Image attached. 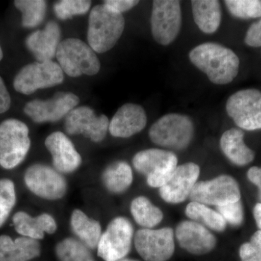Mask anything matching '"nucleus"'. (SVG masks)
I'll return each instance as SVG.
<instances>
[{
    "mask_svg": "<svg viewBox=\"0 0 261 261\" xmlns=\"http://www.w3.org/2000/svg\"><path fill=\"white\" fill-rule=\"evenodd\" d=\"M190 61L215 84H227L238 74L240 59L229 48L217 43L201 44L190 51Z\"/></svg>",
    "mask_w": 261,
    "mask_h": 261,
    "instance_id": "nucleus-1",
    "label": "nucleus"
},
{
    "mask_svg": "<svg viewBox=\"0 0 261 261\" xmlns=\"http://www.w3.org/2000/svg\"><path fill=\"white\" fill-rule=\"evenodd\" d=\"M124 28L123 15L108 9L104 5H96L89 14V45L96 53H106L116 45Z\"/></svg>",
    "mask_w": 261,
    "mask_h": 261,
    "instance_id": "nucleus-2",
    "label": "nucleus"
},
{
    "mask_svg": "<svg viewBox=\"0 0 261 261\" xmlns=\"http://www.w3.org/2000/svg\"><path fill=\"white\" fill-rule=\"evenodd\" d=\"M193 122L185 115L169 113L159 118L149 130V137L155 145L173 150L187 148L193 140Z\"/></svg>",
    "mask_w": 261,
    "mask_h": 261,
    "instance_id": "nucleus-3",
    "label": "nucleus"
},
{
    "mask_svg": "<svg viewBox=\"0 0 261 261\" xmlns=\"http://www.w3.org/2000/svg\"><path fill=\"white\" fill-rule=\"evenodd\" d=\"M58 64L70 77L94 75L100 70V62L93 49L87 43L69 38L60 43L57 50Z\"/></svg>",
    "mask_w": 261,
    "mask_h": 261,
    "instance_id": "nucleus-4",
    "label": "nucleus"
},
{
    "mask_svg": "<svg viewBox=\"0 0 261 261\" xmlns=\"http://www.w3.org/2000/svg\"><path fill=\"white\" fill-rule=\"evenodd\" d=\"M31 147L28 126L14 118L0 123V166L10 170L18 166Z\"/></svg>",
    "mask_w": 261,
    "mask_h": 261,
    "instance_id": "nucleus-5",
    "label": "nucleus"
},
{
    "mask_svg": "<svg viewBox=\"0 0 261 261\" xmlns=\"http://www.w3.org/2000/svg\"><path fill=\"white\" fill-rule=\"evenodd\" d=\"M134 167L147 177V183L153 188H161L171 177L178 166V159L171 151L147 149L133 158Z\"/></svg>",
    "mask_w": 261,
    "mask_h": 261,
    "instance_id": "nucleus-6",
    "label": "nucleus"
},
{
    "mask_svg": "<svg viewBox=\"0 0 261 261\" xmlns=\"http://www.w3.org/2000/svg\"><path fill=\"white\" fill-rule=\"evenodd\" d=\"M63 81V70L56 62H35L20 69L15 75L13 86L19 93L29 95L38 89L59 85Z\"/></svg>",
    "mask_w": 261,
    "mask_h": 261,
    "instance_id": "nucleus-7",
    "label": "nucleus"
},
{
    "mask_svg": "<svg viewBox=\"0 0 261 261\" xmlns=\"http://www.w3.org/2000/svg\"><path fill=\"white\" fill-rule=\"evenodd\" d=\"M134 227L125 217L115 218L102 233L97 245V254L106 261L125 258L129 253L134 240Z\"/></svg>",
    "mask_w": 261,
    "mask_h": 261,
    "instance_id": "nucleus-8",
    "label": "nucleus"
},
{
    "mask_svg": "<svg viewBox=\"0 0 261 261\" xmlns=\"http://www.w3.org/2000/svg\"><path fill=\"white\" fill-rule=\"evenodd\" d=\"M181 20L179 1L154 0L150 20L154 40L163 46L171 44L181 30Z\"/></svg>",
    "mask_w": 261,
    "mask_h": 261,
    "instance_id": "nucleus-9",
    "label": "nucleus"
},
{
    "mask_svg": "<svg viewBox=\"0 0 261 261\" xmlns=\"http://www.w3.org/2000/svg\"><path fill=\"white\" fill-rule=\"evenodd\" d=\"M189 197L192 202L219 207L240 201L241 192L234 178L221 175L207 181H197Z\"/></svg>",
    "mask_w": 261,
    "mask_h": 261,
    "instance_id": "nucleus-10",
    "label": "nucleus"
},
{
    "mask_svg": "<svg viewBox=\"0 0 261 261\" xmlns=\"http://www.w3.org/2000/svg\"><path fill=\"white\" fill-rule=\"evenodd\" d=\"M226 110L228 116L242 129H261V92L257 89L235 92L228 98Z\"/></svg>",
    "mask_w": 261,
    "mask_h": 261,
    "instance_id": "nucleus-11",
    "label": "nucleus"
},
{
    "mask_svg": "<svg viewBox=\"0 0 261 261\" xmlns=\"http://www.w3.org/2000/svg\"><path fill=\"white\" fill-rule=\"evenodd\" d=\"M139 255L145 261H167L175 251L174 232L172 228H141L134 237Z\"/></svg>",
    "mask_w": 261,
    "mask_h": 261,
    "instance_id": "nucleus-12",
    "label": "nucleus"
},
{
    "mask_svg": "<svg viewBox=\"0 0 261 261\" xmlns=\"http://www.w3.org/2000/svg\"><path fill=\"white\" fill-rule=\"evenodd\" d=\"M24 181L34 195L48 200L63 198L68 190L64 176L47 165H32L24 174Z\"/></svg>",
    "mask_w": 261,
    "mask_h": 261,
    "instance_id": "nucleus-13",
    "label": "nucleus"
},
{
    "mask_svg": "<svg viewBox=\"0 0 261 261\" xmlns=\"http://www.w3.org/2000/svg\"><path fill=\"white\" fill-rule=\"evenodd\" d=\"M109 124L107 116H97L92 108L82 106L75 108L67 115L65 128L68 135H83L92 142H100L106 138Z\"/></svg>",
    "mask_w": 261,
    "mask_h": 261,
    "instance_id": "nucleus-14",
    "label": "nucleus"
},
{
    "mask_svg": "<svg viewBox=\"0 0 261 261\" xmlns=\"http://www.w3.org/2000/svg\"><path fill=\"white\" fill-rule=\"evenodd\" d=\"M80 103V98L71 92H58L47 100L34 99L25 105L23 111L36 123L56 122L66 117Z\"/></svg>",
    "mask_w": 261,
    "mask_h": 261,
    "instance_id": "nucleus-15",
    "label": "nucleus"
},
{
    "mask_svg": "<svg viewBox=\"0 0 261 261\" xmlns=\"http://www.w3.org/2000/svg\"><path fill=\"white\" fill-rule=\"evenodd\" d=\"M200 173V167L195 163H187L178 166L170 179L159 188L160 196L170 204L185 202L190 197Z\"/></svg>",
    "mask_w": 261,
    "mask_h": 261,
    "instance_id": "nucleus-16",
    "label": "nucleus"
},
{
    "mask_svg": "<svg viewBox=\"0 0 261 261\" xmlns=\"http://www.w3.org/2000/svg\"><path fill=\"white\" fill-rule=\"evenodd\" d=\"M179 246L189 253L202 255L216 247L217 240L208 228L193 221L180 222L175 230Z\"/></svg>",
    "mask_w": 261,
    "mask_h": 261,
    "instance_id": "nucleus-17",
    "label": "nucleus"
},
{
    "mask_svg": "<svg viewBox=\"0 0 261 261\" xmlns=\"http://www.w3.org/2000/svg\"><path fill=\"white\" fill-rule=\"evenodd\" d=\"M45 146L53 157V166L60 173H73L80 168L82 157L73 142L63 132H53L48 136Z\"/></svg>",
    "mask_w": 261,
    "mask_h": 261,
    "instance_id": "nucleus-18",
    "label": "nucleus"
},
{
    "mask_svg": "<svg viewBox=\"0 0 261 261\" xmlns=\"http://www.w3.org/2000/svg\"><path fill=\"white\" fill-rule=\"evenodd\" d=\"M147 122V115L142 106L126 103L113 117L110 122L109 132L113 137L128 138L142 132Z\"/></svg>",
    "mask_w": 261,
    "mask_h": 261,
    "instance_id": "nucleus-19",
    "label": "nucleus"
},
{
    "mask_svg": "<svg viewBox=\"0 0 261 261\" xmlns=\"http://www.w3.org/2000/svg\"><path fill=\"white\" fill-rule=\"evenodd\" d=\"M61 30L55 21H49L42 30L29 34L25 46L38 62L51 61L61 43Z\"/></svg>",
    "mask_w": 261,
    "mask_h": 261,
    "instance_id": "nucleus-20",
    "label": "nucleus"
},
{
    "mask_svg": "<svg viewBox=\"0 0 261 261\" xmlns=\"http://www.w3.org/2000/svg\"><path fill=\"white\" fill-rule=\"evenodd\" d=\"M15 231L25 238L42 240L44 233L53 234L57 230V223L51 215L42 214L36 217L19 211L13 217Z\"/></svg>",
    "mask_w": 261,
    "mask_h": 261,
    "instance_id": "nucleus-21",
    "label": "nucleus"
},
{
    "mask_svg": "<svg viewBox=\"0 0 261 261\" xmlns=\"http://www.w3.org/2000/svg\"><path fill=\"white\" fill-rule=\"evenodd\" d=\"M40 254L41 245L38 240L25 237L13 240L8 235L0 236V261H29Z\"/></svg>",
    "mask_w": 261,
    "mask_h": 261,
    "instance_id": "nucleus-22",
    "label": "nucleus"
},
{
    "mask_svg": "<svg viewBox=\"0 0 261 261\" xmlns=\"http://www.w3.org/2000/svg\"><path fill=\"white\" fill-rule=\"evenodd\" d=\"M245 133L242 129L233 128L226 130L220 140V147L224 155L239 166H246L255 159V152L244 142Z\"/></svg>",
    "mask_w": 261,
    "mask_h": 261,
    "instance_id": "nucleus-23",
    "label": "nucleus"
},
{
    "mask_svg": "<svg viewBox=\"0 0 261 261\" xmlns=\"http://www.w3.org/2000/svg\"><path fill=\"white\" fill-rule=\"evenodd\" d=\"M192 14L198 28L205 34H214L221 22V10L217 0H193Z\"/></svg>",
    "mask_w": 261,
    "mask_h": 261,
    "instance_id": "nucleus-24",
    "label": "nucleus"
},
{
    "mask_svg": "<svg viewBox=\"0 0 261 261\" xmlns=\"http://www.w3.org/2000/svg\"><path fill=\"white\" fill-rule=\"evenodd\" d=\"M70 227L86 246L91 250L97 248L102 236V227L99 221L90 219L83 211L75 209L70 217Z\"/></svg>",
    "mask_w": 261,
    "mask_h": 261,
    "instance_id": "nucleus-25",
    "label": "nucleus"
},
{
    "mask_svg": "<svg viewBox=\"0 0 261 261\" xmlns=\"http://www.w3.org/2000/svg\"><path fill=\"white\" fill-rule=\"evenodd\" d=\"M102 181L106 190L111 193L126 192L133 182V171L125 161H116L108 166L102 174Z\"/></svg>",
    "mask_w": 261,
    "mask_h": 261,
    "instance_id": "nucleus-26",
    "label": "nucleus"
},
{
    "mask_svg": "<svg viewBox=\"0 0 261 261\" xmlns=\"http://www.w3.org/2000/svg\"><path fill=\"white\" fill-rule=\"evenodd\" d=\"M185 214L191 221L217 232H222L227 226L219 212L200 202H190L185 209Z\"/></svg>",
    "mask_w": 261,
    "mask_h": 261,
    "instance_id": "nucleus-27",
    "label": "nucleus"
},
{
    "mask_svg": "<svg viewBox=\"0 0 261 261\" xmlns=\"http://www.w3.org/2000/svg\"><path fill=\"white\" fill-rule=\"evenodd\" d=\"M130 213L137 224L143 228H152L163 219L162 211L144 196H139L130 203Z\"/></svg>",
    "mask_w": 261,
    "mask_h": 261,
    "instance_id": "nucleus-28",
    "label": "nucleus"
},
{
    "mask_svg": "<svg viewBox=\"0 0 261 261\" xmlns=\"http://www.w3.org/2000/svg\"><path fill=\"white\" fill-rule=\"evenodd\" d=\"M15 8L22 13V25L33 29L42 23L47 12V2L44 0H15Z\"/></svg>",
    "mask_w": 261,
    "mask_h": 261,
    "instance_id": "nucleus-29",
    "label": "nucleus"
},
{
    "mask_svg": "<svg viewBox=\"0 0 261 261\" xmlns=\"http://www.w3.org/2000/svg\"><path fill=\"white\" fill-rule=\"evenodd\" d=\"M56 252L60 261H95L90 249L75 238L62 240L56 245Z\"/></svg>",
    "mask_w": 261,
    "mask_h": 261,
    "instance_id": "nucleus-30",
    "label": "nucleus"
},
{
    "mask_svg": "<svg viewBox=\"0 0 261 261\" xmlns=\"http://www.w3.org/2000/svg\"><path fill=\"white\" fill-rule=\"evenodd\" d=\"M16 204L14 183L9 178L0 179V227L4 225Z\"/></svg>",
    "mask_w": 261,
    "mask_h": 261,
    "instance_id": "nucleus-31",
    "label": "nucleus"
},
{
    "mask_svg": "<svg viewBox=\"0 0 261 261\" xmlns=\"http://www.w3.org/2000/svg\"><path fill=\"white\" fill-rule=\"evenodd\" d=\"M225 5L233 16L242 19L261 17L260 0H226Z\"/></svg>",
    "mask_w": 261,
    "mask_h": 261,
    "instance_id": "nucleus-32",
    "label": "nucleus"
},
{
    "mask_svg": "<svg viewBox=\"0 0 261 261\" xmlns=\"http://www.w3.org/2000/svg\"><path fill=\"white\" fill-rule=\"evenodd\" d=\"M91 5V1L87 0H63L55 4L54 11L58 18L65 20L75 15L86 14Z\"/></svg>",
    "mask_w": 261,
    "mask_h": 261,
    "instance_id": "nucleus-33",
    "label": "nucleus"
},
{
    "mask_svg": "<svg viewBox=\"0 0 261 261\" xmlns=\"http://www.w3.org/2000/svg\"><path fill=\"white\" fill-rule=\"evenodd\" d=\"M216 210L224 218L226 224L232 226H239L243 224L244 211L241 201L219 206L216 207Z\"/></svg>",
    "mask_w": 261,
    "mask_h": 261,
    "instance_id": "nucleus-34",
    "label": "nucleus"
},
{
    "mask_svg": "<svg viewBox=\"0 0 261 261\" xmlns=\"http://www.w3.org/2000/svg\"><path fill=\"white\" fill-rule=\"evenodd\" d=\"M241 261H261V231L253 233L248 243L240 248Z\"/></svg>",
    "mask_w": 261,
    "mask_h": 261,
    "instance_id": "nucleus-35",
    "label": "nucleus"
},
{
    "mask_svg": "<svg viewBox=\"0 0 261 261\" xmlns=\"http://www.w3.org/2000/svg\"><path fill=\"white\" fill-rule=\"evenodd\" d=\"M139 3L140 2L137 0H106L103 5L115 13L122 14V13L135 8Z\"/></svg>",
    "mask_w": 261,
    "mask_h": 261,
    "instance_id": "nucleus-36",
    "label": "nucleus"
},
{
    "mask_svg": "<svg viewBox=\"0 0 261 261\" xmlns=\"http://www.w3.org/2000/svg\"><path fill=\"white\" fill-rule=\"evenodd\" d=\"M245 42L250 47H261V19L250 25L245 35Z\"/></svg>",
    "mask_w": 261,
    "mask_h": 261,
    "instance_id": "nucleus-37",
    "label": "nucleus"
},
{
    "mask_svg": "<svg viewBox=\"0 0 261 261\" xmlns=\"http://www.w3.org/2000/svg\"><path fill=\"white\" fill-rule=\"evenodd\" d=\"M11 106V98L4 81L0 76V114L7 112Z\"/></svg>",
    "mask_w": 261,
    "mask_h": 261,
    "instance_id": "nucleus-38",
    "label": "nucleus"
},
{
    "mask_svg": "<svg viewBox=\"0 0 261 261\" xmlns=\"http://www.w3.org/2000/svg\"><path fill=\"white\" fill-rule=\"evenodd\" d=\"M247 176L249 181L258 189V199L261 202V168L257 166L250 168L247 171Z\"/></svg>",
    "mask_w": 261,
    "mask_h": 261,
    "instance_id": "nucleus-39",
    "label": "nucleus"
},
{
    "mask_svg": "<svg viewBox=\"0 0 261 261\" xmlns=\"http://www.w3.org/2000/svg\"><path fill=\"white\" fill-rule=\"evenodd\" d=\"M253 216L257 227L260 228V231H261V202H258L254 207Z\"/></svg>",
    "mask_w": 261,
    "mask_h": 261,
    "instance_id": "nucleus-40",
    "label": "nucleus"
},
{
    "mask_svg": "<svg viewBox=\"0 0 261 261\" xmlns=\"http://www.w3.org/2000/svg\"><path fill=\"white\" fill-rule=\"evenodd\" d=\"M116 261H138V260H135V259L126 258V257H125V258L121 259V260H116Z\"/></svg>",
    "mask_w": 261,
    "mask_h": 261,
    "instance_id": "nucleus-41",
    "label": "nucleus"
},
{
    "mask_svg": "<svg viewBox=\"0 0 261 261\" xmlns=\"http://www.w3.org/2000/svg\"><path fill=\"white\" fill-rule=\"evenodd\" d=\"M3 49H2L1 46H0V61L3 60Z\"/></svg>",
    "mask_w": 261,
    "mask_h": 261,
    "instance_id": "nucleus-42",
    "label": "nucleus"
}]
</instances>
